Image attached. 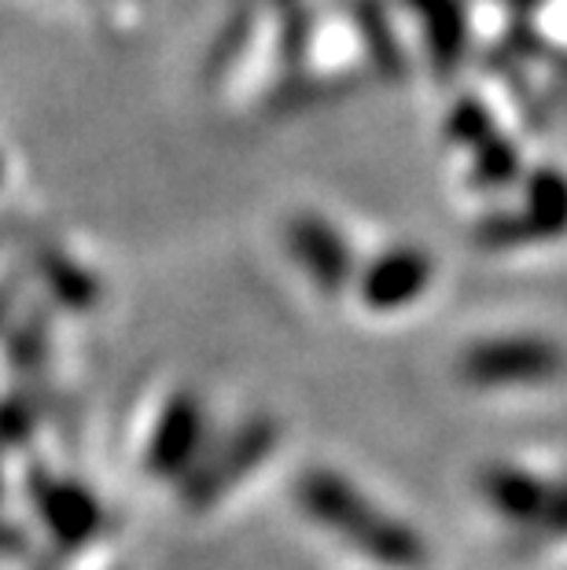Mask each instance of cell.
Instances as JSON below:
<instances>
[{
  "label": "cell",
  "instance_id": "cell-2",
  "mask_svg": "<svg viewBox=\"0 0 567 570\" xmlns=\"http://www.w3.org/2000/svg\"><path fill=\"white\" fill-rule=\"evenodd\" d=\"M567 354L553 338L538 335H505L476 343L461 357V372L476 386H541L560 380Z\"/></svg>",
  "mask_w": 567,
  "mask_h": 570
},
{
  "label": "cell",
  "instance_id": "cell-4",
  "mask_svg": "<svg viewBox=\"0 0 567 570\" xmlns=\"http://www.w3.org/2000/svg\"><path fill=\"white\" fill-rule=\"evenodd\" d=\"M567 233V177L560 169H538L527 180V210L520 217L505 214L479 228V239L487 247L538 244Z\"/></svg>",
  "mask_w": 567,
  "mask_h": 570
},
{
  "label": "cell",
  "instance_id": "cell-12",
  "mask_svg": "<svg viewBox=\"0 0 567 570\" xmlns=\"http://www.w3.org/2000/svg\"><path fill=\"white\" fill-rule=\"evenodd\" d=\"M520 174V155H516L512 144H505L498 132L490 140H482L476 148V180L487 188H501L516 180Z\"/></svg>",
  "mask_w": 567,
  "mask_h": 570
},
{
  "label": "cell",
  "instance_id": "cell-3",
  "mask_svg": "<svg viewBox=\"0 0 567 570\" xmlns=\"http://www.w3.org/2000/svg\"><path fill=\"white\" fill-rule=\"evenodd\" d=\"M482 497L535 538H564L567 533V482H546L520 468H487L479 475Z\"/></svg>",
  "mask_w": 567,
  "mask_h": 570
},
{
  "label": "cell",
  "instance_id": "cell-13",
  "mask_svg": "<svg viewBox=\"0 0 567 570\" xmlns=\"http://www.w3.org/2000/svg\"><path fill=\"white\" fill-rule=\"evenodd\" d=\"M48 357V321L41 317H27L16 332H11V346H8V361L19 372H33Z\"/></svg>",
  "mask_w": 567,
  "mask_h": 570
},
{
  "label": "cell",
  "instance_id": "cell-7",
  "mask_svg": "<svg viewBox=\"0 0 567 570\" xmlns=\"http://www.w3.org/2000/svg\"><path fill=\"white\" fill-rule=\"evenodd\" d=\"M203 405L196 394H177L166 402L159 423H155L151 445H148V468L159 471V475H180L192 456L199 453L203 445Z\"/></svg>",
  "mask_w": 567,
  "mask_h": 570
},
{
  "label": "cell",
  "instance_id": "cell-11",
  "mask_svg": "<svg viewBox=\"0 0 567 570\" xmlns=\"http://www.w3.org/2000/svg\"><path fill=\"white\" fill-rule=\"evenodd\" d=\"M38 265H41V273H45V281H48V291L63 302V306H89V302L96 298V284H92V276L81 269L78 262H70L67 254H59V250H41L38 254Z\"/></svg>",
  "mask_w": 567,
  "mask_h": 570
},
{
  "label": "cell",
  "instance_id": "cell-15",
  "mask_svg": "<svg viewBox=\"0 0 567 570\" xmlns=\"http://www.w3.org/2000/svg\"><path fill=\"white\" fill-rule=\"evenodd\" d=\"M33 431V409L27 397L11 394V397H0V442H27Z\"/></svg>",
  "mask_w": 567,
  "mask_h": 570
},
{
  "label": "cell",
  "instance_id": "cell-17",
  "mask_svg": "<svg viewBox=\"0 0 567 570\" xmlns=\"http://www.w3.org/2000/svg\"><path fill=\"white\" fill-rule=\"evenodd\" d=\"M0 174H4V163H0Z\"/></svg>",
  "mask_w": 567,
  "mask_h": 570
},
{
  "label": "cell",
  "instance_id": "cell-9",
  "mask_svg": "<svg viewBox=\"0 0 567 570\" xmlns=\"http://www.w3.org/2000/svg\"><path fill=\"white\" fill-rule=\"evenodd\" d=\"M405 4L417 11L420 27L428 30L431 59L439 63V70L461 63L465 38H468L461 0H405Z\"/></svg>",
  "mask_w": 567,
  "mask_h": 570
},
{
  "label": "cell",
  "instance_id": "cell-8",
  "mask_svg": "<svg viewBox=\"0 0 567 570\" xmlns=\"http://www.w3.org/2000/svg\"><path fill=\"white\" fill-rule=\"evenodd\" d=\"M273 442H276V431L270 420H251L244 428H236L228 434V442L222 445V453H214L211 464L196 475V490L214 497L222 487H228V482H236L244 471L255 468L273 449Z\"/></svg>",
  "mask_w": 567,
  "mask_h": 570
},
{
  "label": "cell",
  "instance_id": "cell-14",
  "mask_svg": "<svg viewBox=\"0 0 567 570\" xmlns=\"http://www.w3.org/2000/svg\"><path fill=\"white\" fill-rule=\"evenodd\" d=\"M450 137L453 140H461L468 144V148H479L482 140H490L493 137V122H490V115H487V107H479L472 100H465L457 111L450 115Z\"/></svg>",
  "mask_w": 567,
  "mask_h": 570
},
{
  "label": "cell",
  "instance_id": "cell-16",
  "mask_svg": "<svg viewBox=\"0 0 567 570\" xmlns=\"http://www.w3.org/2000/svg\"><path fill=\"white\" fill-rule=\"evenodd\" d=\"M11 306H16V284H0V321L11 317Z\"/></svg>",
  "mask_w": 567,
  "mask_h": 570
},
{
  "label": "cell",
  "instance_id": "cell-1",
  "mask_svg": "<svg viewBox=\"0 0 567 570\" xmlns=\"http://www.w3.org/2000/svg\"><path fill=\"white\" fill-rule=\"evenodd\" d=\"M295 493L321 527L340 533L346 544H354L369 560H377L383 567H402V570L424 563V549H420L417 533L405 530L388 512H380V508L372 504L369 497H361L343 475H332V471H321V468L306 471V475L299 479Z\"/></svg>",
  "mask_w": 567,
  "mask_h": 570
},
{
  "label": "cell",
  "instance_id": "cell-10",
  "mask_svg": "<svg viewBox=\"0 0 567 570\" xmlns=\"http://www.w3.org/2000/svg\"><path fill=\"white\" fill-rule=\"evenodd\" d=\"M38 508L48 515V523L59 533H70V538L92 530V519H96V504L86 493L78 487H67V482H52V479L38 482Z\"/></svg>",
  "mask_w": 567,
  "mask_h": 570
},
{
  "label": "cell",
  "instance_id": "cell-5",
  "mask_svg": "<svg viewBox=\"0 0 567 570\" xmlns=\"http://www.w3.org/2000/svg\"><path fill=\"white\" fill-rule=\"evenodd\" d=\"M287 250L324 295H340L354 281V254L340 228L321 214H295L287 222Z\"/></svg>",
  "mask_w": 567,
  "mask_h": 570
},
{
  "label": "cell",
  "instance_id": "cell-6",
  "mask_svg": "<svg viewBox=\"0 0 567 570\" xmlns=\"http://www.w3.org/2000/svg\"><path fill=\"white\" fill-rule=\"evenodd\" d=\"M431 284V258L417 247L383 250L365 273L358 276V295L369 309H402L420 298Z\"/></svg>",
  "mask_w": 567,
  "mask_h": 570
}]
</instances>
